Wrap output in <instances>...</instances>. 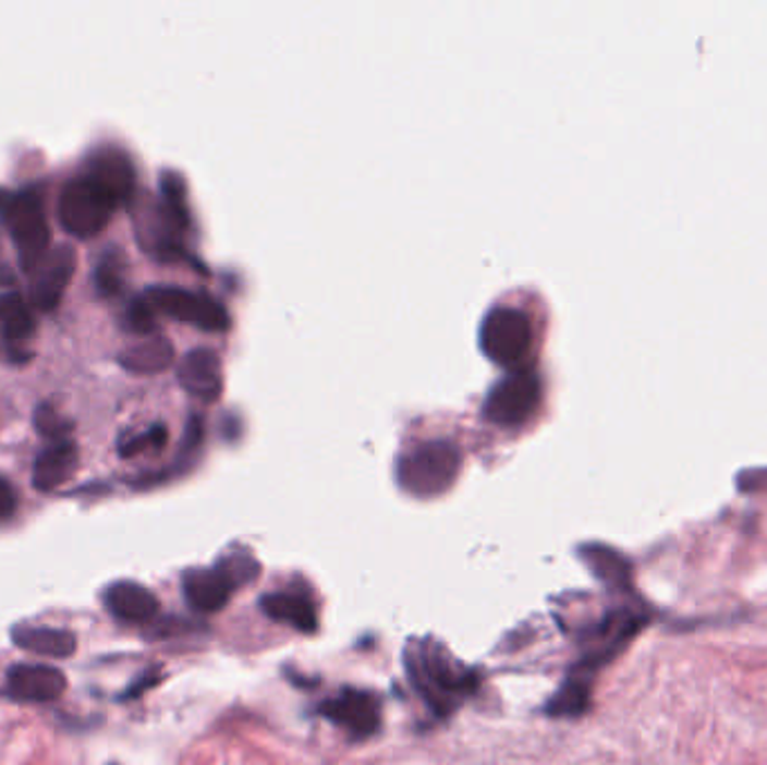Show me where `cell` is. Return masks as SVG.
I'll use <instances>...</instances> for the list:
<instances>
[{"label": "cell", "instance_id": "20", "mask_svg": "<svg viewBox=\"0 0 767 765\" xmlns=\"http://www.w3.org/2000/svg\"><path fill=\"white\" fill-rule=\"evenodd\" d=\"M14 512H16V491L5 478H0V523L10 521Z\"/></svg>", "mask_w": 767, "mask_h": 765}, {"label": "cell", "instance_id": "6", "mask_svg": "<svg viewBox=\"0 0 767 765\" xmlns=\"http://www.w3.org/2000/svg\"><path fill=\"white\" fill-rule=\"evenodd\" d=\"M317 712L355 739H368L381 728V703L364 690H341L334 699L324 701Z\"/></svg>", "mask_w": 767, "mask_h": 765}, {"label": "cell", "instance_id": "3", "mask_svg": "<svg viewBox=\"0 0 767 765\" xmlns=\"http://www.w3.org/2000/svg\"><path fill=\"white\" fill-rule=\"evenodd\" d=\"M114 207H118V201L86 175L63 186L59 196V220L72 236L90 239L108 224Z\"/></svg>", "mask_w": 767, "mask_h": 765}, {"label": "cell", "instance_id": "2", "mask_svg": "<svg viewBox=\"0 0 767 765\" xmlns=\"http://www.w3.org/2000/svg\"><path fill=\"white\" fill-rule=\"evenodd\" d=\"M260 575V563L247 552L220 559L214 568H191L182 575V593L198 614H218L239 586Z\"/></svg>", "mask_w": 767, "mask_h": 765}, {"label": "cell", "instance_id": "9", "mask_svg": "<svg viewBox=\"0 0 767 765\" xmlns=\"http://www.w3.org/2000/svg\"><path fill=\"white\" fill-rule=\"evenodd\" d=\"M108 614L126 624H148L160 614V599L156 593L137 582H114L104 593Z\"/></svg>", "mask_w": 767, "mask_h": 765}, {"label": "cell", "instance_id": "7", "mask_svg": "<svg viewBox=\"0 0 767 765\" xmlns=\"http://www.w3.org/2000/svg\"><path fill=\"white\" fill-rule=\"evenodd\" d=\"M68 680L61 669L50 665L19 663L5 673L3 694L16 703H52L63 696Z\"/></svg>", "mask_w": 767, "mask_h": 765}, {"label": "cell", "instance_id": "14", "mask_svg": "<svg viewBox=\"0 0 767 765\" xmlns=\"http://www.w3.org/2000/svg\"><path fill=\"white\" fill-rule=\"evenodd\" d=\"M88 178L101 184L114 201H124L133 186V169L120 150L104 148L90 158Z\"/></svg>", "mask_w": 767, "mask_h": 765}, {"label": "cell", "instance_id": "13", "mask_svg": "<svg viewBox=\"0 0 767 765\" xmlns=\"http://www.w3.org/2000/svg\"><path fill=\"white\" fill-rule=\"evenodd\" d=\"M12 642L34 656L44 658H70L76 652V638L70 631L52 627L19 624L12 629Z\"/></svg>", "mask_w": 767, "mask_h": 765}, {"label": "cell", "instance_id": "17", "mask_svg": "<svg viewBox=\"0 0 767 765\" xmlns=\"http://www.w3.org/2000/svg\"><path fill=\"white\" fill-rule=\"evenodd\" d=\"M169 355L171 353L165 343L156 341V343H146V347H139V349L124 353L120 357V364L133 373H150V371L165 368L169 362Z\"/></svg>", "mask_w": 767, "mask_h": 765}, {"label": "cell", "instance_id": "15", "mask_svg": "<svg viewBox=\"0 0 767 765\" xmlns=\"http://www.w3.org/2000/svg\"><path fill=\"white\" fill-rule=\"evenodd\" d=\"M593 673L572 669L568 680L559 687V692L546 703V714L552 718H577L591 709L593 696Z\"/></svg>", "mask_w": 767, "mask_h": 765}, {"label": "cell", "instance_id": "1", "mask_svg": "<svg viewBox=\"0 0 767 765\" xmlns=\"http://www.w3.org/2000/svg\"><path fill=\"white\" fill-rule=\"evenodd\" d=\"M409 680L425 699V703L438 714H451L460 701L474 694L478 687V676L460 665L447 648L434 640H422L413 652L406 654Z\"/></svg>", "mask_w": 767, "mask_h": 765}, {"label": "cell", "instance_id": "18", "mask_svg": "<svg viewBox=\"0 0 767 765\" xmlns=\"http://www.w3.org/2000/svg\"><path fill=\"white\" fill-rule=\"evenodd\" d=\"M34 425L38 429V434L52 438V440H65V434L72 429V423L63 420L50 404H41L34 413Z\"/></svg>", "mask_w": 767, "mask_h": 765}, {"label": "cell", "instance_id": "11", "mask_svg": "<svg viewBox=\"0 0 767 765\" xmlns=\"http://www.w3.org/2000/svg\"><path fill=\"white\" fill-rule=\"evenodd\" d=\"M580 557L606 588L633 593V563L622 552L601 544H588L580 550Z\"/></svg>", "mask_w": 767, "mask_h": 765}, {"label": "cell", "instance_id": "4", "mask_svg": "<svg viewBox=\"0 0 767 765\" xmlns=\"http://www.w3.org/2000/svg\"><path fill=\"white\" fill-rule=\"evenodd\" d=\"M5 224L19 250V260L25 272H34L38 263L50 252V224L46 220L41 201L32 194L12 198L3 211Z\"/></svg>", "mask_w": 767, "mask_h": 765}, {"label": "cell", "instance_id": "16", "mask_svg": "<svg viewBox=\"0 0 767 765\" xmlns=\"http://www.w3.org/2000/svg\"><path fill=\"white\" fill-rule=\"evenodd\" d=\"M34 328V317L19 294L8 292L0 296V330H3L5 341L21 343L32 337Z\"/></svg>", "mask_w": 767, "mask_h": 765}, {"label": "cell", "instance_id": "5", "mask_svg": "<svg viewBox=\"0 0 767 765\" xmlns=\"http://www.w3.org/2000/svg\"><path fill=\"white\" fill-rule=\"evenodd\" d=\"M648 624V616L640 608L620 606L584 633V640L591 644V652L580 660L574 669L595 673L604 665L616 658L622 648Z\"/></svg>", "mask_w": 767, "mask_h": 765}, {"label": "cell", "instance_id": "21", "mask_svg": "<svg viewBox=\"0 0 767 765\" xmlns=\"http://www.w3.org/2000/svg\"><path fill=\"white\" fill-rule=\"evenodd\" d=\"M129 324L133 330L137 332H148L153 328V319H150V313L144 303H133L131 305V311H129Z\"/></svg>", "mask_w": 767, "mask_h": 765}, {"label": "cell", "instance_id": "19", "mask_svg": "<svg viewBox=\"0 0 767 765\" xmlns=\"http://www.w3.org/2000/svg\"><path fill=\"white\" fill-rule=\"evenodd\" d=\"M95 286L101 294L106 296H112V294H118L120 288H122V275H120V265L114 263L110 256L97 265V272H95Z\"/></svg>", "mask_w": 767, "mask_h": 765}, {"label": "cell", "instance_id": "12", "mask_svg": "<svg viewBox=\"0 0 767 765\" xmlns=\"http://www.w3.org/2000/svg\"><path fill=\"white\" fill-rule=\"evenodd\" d=\"M263 614L281 624H288L301 633L317 631V610L308 595L296 591L267 593L260 597Z\"/></svg>", "mask_w": 767, "mask_h": 765}, {"label": "cell", "instance_id": "8", "mask_svg": "<svg viewBox=\"0 0 767 765\" xmlns=\"http://www.w3.org/2000/svg\"><path fill=\"white\" fill-rule=\"evenodd\" d=\"M76 254L70 245H57L38 263L32 281V301L38 311L50 313L63 299L68 283L74 277Z\"/></svg>", "mask_w": 767, "mask_h": 765}, {"label": "cell", "instance_id": "10", "mask_svg": "<svg viewBox=\"0 0 767 765\" xmlns=\"http://www.w3.org/2000/svg\"><path fill=\"white\" fill-rule=\"evenodd\" d=\"M80 465V451L72 440H59L36 456L32 483L38 491H54L65 485Z\"/></svg>", "mask_w": 767, "mask_h": 765}, {"label": "cell", "instance_id": "22", "mask_svg": "<svg viewBox=\"0 0 767 765\" xmlns=\"http://www.w3.org/2000/svg\"><path fill=\"white\" fill-rule=\"evenodd\" d=\"M741 489H767V472H750L739 478Z\"/></svg>", "mask_w": 767, "mask_h": 765}]
</instances>
